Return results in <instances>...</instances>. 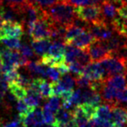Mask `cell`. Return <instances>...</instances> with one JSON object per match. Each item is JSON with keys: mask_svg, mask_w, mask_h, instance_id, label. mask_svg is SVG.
Wrapping results in <instances>:
<instances>
[{"mask_svg": "<svg viewBox=\"0 0 127 127\" xmlns=\"http://www.w3.org/2000/svg\"><path fill=\"white\" fill-rule=\"evenodd\" d=\"M3 1H4V0H0V5H2V3L3 2Z\"/></svg>", "mask_w": 127, "mask_h": 127, "instance_id": "cell-42", "label": "cell"}, {"mask_svg": "<svg viewBox=\"0 0 127 127\" xmlns=\"http://www.w3.org/2000/svg\"><path fill=\"white\" fill-rule=\"evenodd\" d=\"M104 82L117 89L122 90L127 87V76L124 74H119L108 76L105 79Z\"/></svg>", "mask_w": 127, "mask_h": 127, "instance_id": "cell-16", "label": "cell"}, {"mask_svg": "<svg viewBox=\"0 0 127 127\" xmlns=\"http://www.w3.org/2000/svg\"><path fill=\"white\" fill-rule=\"evenodd\" d=\"M61 0H28V2L32 3L36 7L46 11L52 6L55 5L56 3L59 2Z\"/></svg>", "mask_w": 127, "mask_h": 127, "instance_id": "cell-25", "label": "cell"}, {"mask_svg": "<svg viewBox=\"0 0 127 127\" xmlns=\"http://www.w3.org/2000/svg\"><path fill=\"white\" fill-rule=\"evenodd\" d=\"M112 123L113 127H126L127 126V108L111 105Z\"/></svg>", "mask_w": 127, "mask_h": 127, "instance_id": "cell-11", "label": "cell"}, {"mask_svg": "<svg viewBox=\"0 0 127 127\" xmlns=\"http://www.w3.org/2000/svg\"><path fill=\"white\" fill-rule=\"evenodd\" d=\"M61 1H65V0H61Z\"/></svg>", "mask_w": 127, "mask_h": 127, "instance_id": "cell-43", "label": "cell"}, {"mask_svg": "<svg viewBox=\"0 0 127 127\" xmlns=\"http://www.w3.org/2000/svg\"><path fill=\"white\" fill-rule=\"evenodd\" d=\"M87 29L93 35L96 40L99 41L107 40L116 34L111 25L104 20L93 23H89L87 26Z\"/></svg>", "mask_w": 127, "mask_h": 127, "instance_id": "cell-5", "label": "cell"}, {"mask_svg": "<svg viewBox=\"0 0 127 127\" xmlns=\"http://www.w3.org/2000/svg\"><path fill=\"white\" fill-rule=\"evenodd\" d=\"M28 0H4L6 6H11V7L14 8L15 10H18L23 6L24 4L28 2Z\"/></svg>", "mask_w": 127, "mask_h": 127, "instance_id": "cell-35", "label": "cell"}, {"mask_svg": "<svg viewBox=\"0 0 127 127\" xmlns=\"http://www.w3.org/2000/svg\"><path fill=\"white\" fill-rule=\"evenodd\" d=\"M26 70L32 75H38L41 77H47V68L44 64L38 61H28L27 64Z\"/></svg>", "mask_w": 127, "mask_h": 127, "instance_id": "cell-17", "label": "cell"}, {"mask_svg": "<svg viewBox=\"0 0 127 127\" xmlns=\"http://www.w3.org/2000/svg\"><path fill=\"white\" fill-rule=\"evenodd\" d=\"M41 99L43 98L40 96V94H39V93L32 89H27V94L25 96V97L23 98V101L30 108L35 109L39 105Z\"/></svg>", "mask_w": 127, "mask_h": 127, "instance_id": "cell-19", "label": "cell"}, {"mask_svg": "<svg viewBox=\"0 0 127 127\" xmlns=\"http://www.w3.org/2000/svg\"><path fill=\"white\" fill-rule=\"evenodd\" d=\"M91 62H101L104 60L112 56L108 48L102 41L96 40L87 49Z\"/></svg>", "mask_w": 127, "mask_h": 127, "instance_id": "cell-7", "label": "cell"}, {"mask_svg": "<svg viewBox=\"0 0 127 127\" xmlns=\"http://www.w3.org/2000/svg\"><path fill=\"white\" fill-rule=\"evenodd\" d=\"M87 28L80 27L72 23L66 28V32L64 37V43L65 45H69L74 39H76L78 35H80L82 32H84Z\"/></svg>", "mask_w": 127, "mask_h": 127, "instance_id": "cell-15", "label": "cell"}, {"mask_svg": "<svg viewBox=\"0 0 127 127\" xmlns=\"http://www.w3.org/2000/svg\"><path fill=\"white\" fill-rule=\"evenodd\" d=\"M52 41L48 39H40V40H32L31 44L32 49L34 51L36 56L42 57L43 55H45L48 52L49 47L51 45Z\"/></svg>", "mask_w": 127, "mask_h": 127, "instance_id": "cell-18", "label": "cell"}, {"mask_svg": "<svg viewBox=\"0 0 127 127\" xmlns=\"http://www.w3.org/2000/svg\"><path fill=\"white\" fill-rule=\"evenodd\" d=\"M108 76L124 74L127 76V59L118 56H110L101 61Z\"/></svg>", "mask_w": 127, "mask_h": 127, "instance_id": "cell-4", "label": "cell"}, {"mask_svg": "<svg viewBox=\"0 0 127 127\" xmlns=\"http://www.w3.org/2000/svg\"><path fill=\"white\" fill-rule=\"evenodd\" d=\"M24 33V27L19 22H4L0 26V39L3 38H20Z\"/></svg>", "mask_w": 127, "mask_h": 127, "instance_id": "cell-8", "label": "cell"}, {"mask_svg": "<svg viewBox=\"0 0 127 127\" xmlns=\"http://www.w3.org/2000/svg\"><path fill=\"white\" fill-rule=\"evenodd\" d=\"M68 64L69 66V71L72 72V73H74V74H76V76L83 75L85 66L82 65L81 64H80L77 61H73V62Z\"/></svg>", "mask_w": 127, "mask_h": 127, "instance_id": "cell-30", "label": "cell"}, {"mask_svg": "<svg viewBox=\"0 0 127 127\" xmlns=\"http://www.w3.org/2000/svg\"><path fill=\"white\" fill-rule=\"evenodd\" d=\"M0 42L9 49H19L21 44L19 38H3Z\"/></svg>", "mask_w": 127, "mask_h": 127, "instance_id": "cell-28", "label": "cell"}, {"mask_svg": "<svg viewBox=\"0 0 127 127\" xmlns=\"http://www.w3.org/2000/svg\"><path fill=\"white\" fill-rule=\"evenodd\" d=\"M58 81L60 82V84L63 87V89L65 92H69L74 90L73 89H74V86L76 85L75 78H73L68 73L63 75V77L61 80H59Z\"/></svg>", "mask_w": 127, "mask_h": 127, "instance_id": "cell-24", "label": "cell"}, {"mask_svg": "<svg viewBox=\"0 0 127 127\" xmlns=\"http://www.w3.org/2000/svg\"><path fill=\"white\" fill-rule=\"evenodd\" d=\"M95 41L96 39L93 37V35L90 33L89 30L86 29L84 32H82L81 35L73 39L69 45L75 46L81 50H87L89 47Z\"/></svg>", "mask_w": 127, "mask_h": 127, "instance_id": "cell-12", "label": "cell"}, {"mask_svg": "<svg viewBox=\"0 0 127 127\" xmlns=\"http://www.w3.org/2000/svg\"><path fill=\"white\" fill-rule=\"evenodd\" d=\"M72 120V110L61 107L55 114V122L52 125L54 127H64Z\"/></svg>", "mask_w": 127, "mask_h": 127, "instance_id": "cell-14", "label": "cell"}, {"mask_svg": "<svg viewBox=\"0 0 127 127\" xmlns=\"http://www.w3.org/2000/svg\"><path fill=\"white\" fill-rule=\"evenodd\" d=\"M82 50L75 46L67 45L65 48V61L67 64L76 61Z\"/></svg>", "mask_w": 127, "mask_h": 127, "instance_id": "cell-22", "label": "cell"}, {"mask_svg": "<svg viewBox=\"0 0 127 127\" xmlns=\"http://www.w3.org/2000/svg\"><path fill=\"white\" fill-rule=\"evenodd\" d=\"M42 127H54V126H52V125H48V126H42Z\"/></svg>", "mask_w": 127, "mask_h": 127, "instance_id": "cell-41", "label": "cell"}, {"mask_svg": "<svg viewBox=\"0 0 127 127\" xmlns=\"http://www.w3.org/2000/svg\"><path fill=\"white\" fill-rule=\"evenodd\" d=\"M23 127H42L44 123L43 109L35 108L23 118H19Z\"/></svg>", "mask_w": 127, "mask_h": 127, "instance_id": "cell-10", "label": "cell"}, {"mask_svg": "<svg viewBox=\"0 0 127 127\" xmlns=\"http://www.w3.org/2000/svg\"><path fill=\"white\" fill-rule=\"evenodd\" d=\"M9 90L13 95L15 96L16 100H23L27 94V89L17 85L15 82L8 83Z\"/></svg>", "mask_w": 127, "mask_h": 127, "instance_id": "cell-23", "label": "cell"}, {"mask_svg": "<svg viewBox=\"0 0 127 127\" xmlns=\"http://www.w3.org/2000/svg\"><path fill=\"white\" fill-rule=\"evenodd\" d=\"M79 127H96V124L93 120H89V121L84 123L81 126H80Z\"/></svg>", "mask_w": 127, "mask_h": 127, "instance_id": "cell-38", "label": "cell"}, {"mask_svg": "<svg viewBox=\"0 0 127 127\" xmlns=\"http://www.w3.org/2000/svg\"><path fill=\"white\" fill-rule=\"evenodd\" d=\"M43 120L44 123L47 125H52L55 122V116L54 113L52 111H50L48 109L43 107Z\"/></svg>", "mask_w": 127, "mask_h": 127, "instance_id": "cell-34", "label": "cell"}, {"mask_svg": "<svg viewBox=\"0 0 127 127\" xmlns=\"http://www.w3.org/2000/svg\"><path fill=\"white\" fill-rule=\"evenodd\" d=\"M83 75L91 81H103L107 77L106 72L101 62H90L85 67Z\"/></svg>", "mask_w": 127, "mask_h": 127, "instance_id": "cell-9", "label": "cell"}, {"mask_svg": "<svg viewBox=\"0 0 127 127\" xmlns=\"http://www.w3.org/2000/svg\"><path fill=\"white\" fill-rule=\"evenodd\" d=\"M118 92V89L105 84L104 81H102L101 88L100 89V93H101L103 101L112 105H116V97Z\"/></svg>", "mask_w": 127, "mask_h": 127, "instance_id": "cell-13", "label": "cell"}, {"mask_svg": "<svg viewBox=\"0 0 127 127\" xmlns=\"http://www.w3.org/2000/svg\"><path fill=\"white\" fill-rule=\"evenodd\" d=\"M75 81H76V85L81 89H89L93 83V81H91L84 75L77 76L75 78Z\"/></svg>", "mask_w": 127, "mask_h": 127, "instance_id": "cell-29", "label": "cell"}, {"mask_svg": "<svg viewBox=\"0 0 127 127\" xmlns=\"http://www.w3.org/2000/svg\"><path fill=\"white\" fill-rule=\"evenodd\" d=\"M116 105H127V87L122 90H119L116 97Z\"/></svg>", "mask_w": 127, "mask_h": 127, "instance_id": "cell-32", "label": "cell"}, {"mask_svg": "<svg viewBox=\"0 0 127 127\" xmlns=\"http://www.w3.org/2000/svg\"><path fill=\"white\" fill-rule=\"evenodd\" d=\"M122 5H127V0H119Z\"/></svg>", "mask_w": 127, "mask_h": 127, "instance_id": "cell-40", "label": "cell"}, {"mask_svg": "<svg viewBox=\"0 0 127 127\" xmlns=\"http://www.w3.org/2000/svg\"><path fill=\"white\" fill-rule=\"evenodd\" d=\"M94 118H96L99 121L102 122H112L111 105L107 104V103L100 105L97 107L96 115Z\"/></svg>", "mask_w": 127, "mask_h": 127, "instance_id": "cell-20", "label": "cell"}, {"mask_svg": "<svg viewBox=\"0 0 127 127\" xmlns=\"http://www.w3.org/2000/svg\"><path fill=\"white\" fill-rule=\"evenodd\" d=\"M47 76L49 77V79L52 80V81H57L60 80L61 73L58 71V69L55 68V67L48 66L47 68Z\"/></svg>", "mask_w": 127, "mask_h": 127, "instance_id": "cell-33", "label": "cell"}, {"mask_svg": "<svg viewBox=\"0 0 127 127\" xmlns=\"http://www.w3.org/2000/svg\"><path fill=\"white\" fill-rule=\"evenodd\" d=\"M118 16L121 17L127 26V5H122L118 9Z\"/></svg>", "mask_w": 127, "mask_h": 127, "instance_id": "cell-37", "label": "cell"}, {"mask_svg": "<svg viewBox=\"0 0 127 127\" xmlns=\"http://www.w3.org/2000/svg\"><path fill=\"white\" fill-rule=\"evenodd\" d=\"M122 6L119 0H104L101 5L103 20L110 24L118 15V9Z\"/></svg>", "mask_w": 127, "mask_h": 127, "instance_id": "cell-6", "label": "cell"}, {"mask_svg": "<svg viewBox=\"0 0 127 127\" xmlns=\"http://www.w3.org/2000/svg\"><path fill=\"white\" fill-rule=\"evenodd\" d=\"M52 21L48 19V15L39 19L37 21L28 28V32L33 40H40V39H50L51 35Z\"/></svg>", "mask_w": 127, "mask_h": 127, "instance_id": "cell-2", "label": "cell"}, {"mask_svg": "<svg viewBox=\"0 0 127 127\" xmlns=\"http://www.w3.org/2000/svg\"><path fill=\"white\" fill-rule=\"evenodd\" d=\"M19 50L20 52V54L28 59L34 56V51H33L32 48H31L27 43H21L19 48Z\"/></svg>", "mask_w": 127, "mask_h": 127, "instance_id": "cell-31", "label": "cell"}, {"mask_svg": "<svg viewBox=\"0 0 127 127\" xmlns=\"http://www.w3.org/2000/svg\"><path fill=\"white\" fill-rule=\"evenodd\" d=\"M61 100L60 97L56 96H52V97H50L48 101L44 105V108L48 109L50 111H52L53 113H56V111L61 108Z\"/></svg>", "mask_w": 127, "mask_h": 127, "instance_id": "cell-26", "label": "cell"}, {"mask_svg": "<svg viewBox=\"0 0 127 127\" xmlns=\"http://www.w3.org/2000/svg\"><path fill=\"white\" fill-rule=\"evenodd\" d=\"M39 92L43 99H49L53 96L52 84L46 81L44 78L39 80Z\"/></svg>", "mask_w": 127, "mask_h": 127, "instance_id": "cell-21", "label": "cell"}, {"mask_svg": "<svg viewBox=\"0 0 127 127\" xmlns=\"http://www.w3.org/2000/svg\"><path fill=\"white\" fill-rule=\"evenodd\" d=\"M47 15L52 23L68 27L76 18L74 6L66 1H60L46 10Z\"/></svg>", "mask_w": 127, "mask_h": 127, "instance_id": "cell-1", "label": "cell"}, {"mask_svg": "<svg viewBox=\"0 0 127 127\" xmlns=\"http://www.w3.org/2000/svg\"><path fill=\"white\" fill-rule=\"evenodd\" d=\"M16 109L19 113V118H23V117L26 116L28 113L32 111L34 109L30 108L29 106L27 105L26 103L23 101V100H18L17 105H16Z\"/></svg>", "mask_w": 127, "mask_h": 127, "instance_id": "cell-27", "label": "cell"}, {"mask_svg": "<svg viewBox=\"0 0 127 127\" xmlns=\"http://www.w3.org/2000/svg\"><path fill=\"white\" fill-rule=\"evenodd\" d=\"M64 127H78V126H77V124H76V123L74 121H73V119H72V121L70 122H68Z\"/></svg>", "mask_w": 127, "mask_h": 127, "instance_id": "cell-39", "label": "cell"}, {"mask_svg": "<svg viewBox=\"0 0 127 127\" xmlns=\"http://www.w3.org/2000/svg\"><path fill=\"white\" fill-rule=\"evenodd\" d=\"M65 1L73 6L91 5V0H65Z\"/></svg>", "mask_w": 127, "mask_h": 127, "instance_id": "cell-36", "label": "cell"}, {"mask_svg": "<svg viewBox=\"0 0 127 127\" xmlns=\"http://www.w3.org/2000/svg\"><path fill=\"white\" fill-rule=\"evenodd\" d=\"M76 18L81 21L89 23H93L103 20L101 16V6L95 5H86L74 6Z\"/></svg>", "mask_w": 127, "mask_h": 127, "instance_id": "cell-3", "label": "cell"}]
</instances>
